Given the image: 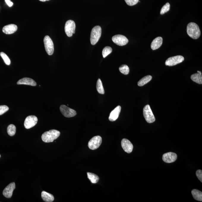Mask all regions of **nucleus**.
<instances>
[{"mask_svg": "<svg viewBox=\"0 0 202 202\" xmlns=\"http://www.w3.org/2000/svg\"><path fill=\"white\" fill-rule=\"evenodd\" d=\"M177 159V154L171 152L164 154L162 156L163 161L168 163L174 162Z\"/></svg>", "mask_w": 202, "mask_h": 202, "instance_id": "14", "label": "nucleus"}, {"mask_svg": "<svg viewBox=\"0 0 202 202\" xmlns=\"http://www.w3.org/2000/svg\"><path fill=\"white\" fill-rule=\"evenodd\" d=\"M190 78L193 81L198 84H202V74L197 73L193 74L191 76Z\"/></svg>", "mask_w": 202, "mask_h": 202, "instance_id": "21", "label": "nucleus"}, {"mask_svg": "<svg viewBox=\"0 0 202 202\" xmlns=\"http://www.w3.org/2000/svg\"><path fill=\"white\" fill-rule=\"evenodd\" d=\"M60 131L56 130H52L46 131L42 135V139L45 143L52 142L60 136Z\"/></svg>", "mask_w": 202, "mask_h": 202, "instance_id": "2", "label": "nucleus"}, {"mask_svg": "<svg viewBox=\"0 0 202 202\" xmlns=\"http://www.w3.org/2000/svg\"><path fill=\"white\" fill-rule=\"evenodd\" d=\"M44 41L46 52L49 55H52L54 52V45L53 40L50 37L47 35L44 37Z\"/></svg>", "mask_w": 202, "mask_h": 202, "instance_id": "5", "label": "nucleus"}, {"mask_svg": "<svg viewBox=\"0 0 202 202\" xmlns=\"http://www.w3.org/2000/svg\"><path fill=\"white\" fill-rule=\"evenodd\" d=\"M121 108L120 106H118L111 112L109 118L110 121L113 122L118 119L121 112Z\"/></svg>", "mask_w": 202, "mask_h": 202, "instance_id": "15", "label": "nucleus"}, {"mask_svg": "<svg viewBox=\"0 0 202 202\" xmlns=\"http://www.w3.org/2000/svg\"><path fill=\"white\" fill-rule=\"evenodd\" d=\"M112 40L115 44L117 45L122 46L126 45L128 42V40L124 36L117 34L113 36Z\"/></svg>", "mask_w": 202, "mask_h": 202, "instance_id": "11", "label": "nucleus"}, {"mask_svg": "<svg viewBox=\"0 0 202 202\" xmlns=\"http://www.w3.org/2000/svg\"><path fill=\"white\" fill-rule=\"evenodd\" d=\"M197 73H200V74H201V72L200 71H197Z\"/></svg>", "mask_w": 202, "mask_h": 202, "instance_id": "35", "label": "nucleus"}, {"mask_svg": "<svg viewBox=\"0 0 202 202\" xmlns=\"http://www.w3.org/2000/svg\"><path fill=\"white\" fill-rule=\"evenodd\" d=\"M96 88L98 93L100 94H104V89L102 81L100 79H98L97 83Z\"/></svg>", "mask_w": 202, "mask_h": 202, "instance_id": "24", "label": "nucleus"}, {"mask_svg": "<svg viewBox=\"0 0 202 202\" xmlns=\"http://www.w3.org/2000/svg\"><path fill=\"white\" fill-rule=\"evenodd\" d=\"M39 1H42V2H45V1H49V0H39Z\"/></svg>", "mask_w": 202, "mask_h": 202, "instance_id": "34", "label": "nucleus"}, {"mask_svg": "<svg viewBox=\"0 0 202 202\" xmlns=\"http://www.w3.org/2000/svg\"><path fill=\"white\" fill-rule=\"evenodd\" d=\"M17 84L18 85L24 84L29 85L33 86H37V83L33 79L28 78H23L20 79L17 82Z\"/></svg>", "mask_w": 202, "mask_h": 202, "instance_id": "17", "label": "nucleus"}, {"mask_svg": "<svg viewBox=\"0 0 202 202\" xmlns=\"http://www.w3.org/2000/svg\"><path fill=\"white\" fill-rule=\"evenodd\" d=\"M9 108L6 105H1L0 106V115L3 114L8 111Z\"/></svg>", "mask_w": 202, "mask_h": 202, "instance_id": "30", "label": "nucleus"}, {"mask_svg": "<svg viewBox=\"0 0 202 202\" xmlns=\"http://www.w3.org/2000/svg\"><path fill=\"white\" fill-rule=\"evenodd\" d=\"M143 114L146 121L149 123L155 122V118L149 105L145 106L143 110Z\"/></svg>", "mask_w": 202, "mask_h": 202, "instance_id": "4", "label": "nucleus"}, {"mask_svg": "<svg viewBox=\"0 0 202 202\" xmlns=\"http://www.w3.org/2000/svg\"><path fill=\"white\" fill-rule=\"evenodd\" d=\"M17 30V26L15 24H10L5 26L2 29V31L6 34H14Z\"/></svg>", "mask_w": 202, "mask_h": 202, "instance_id": "16", "label": "nucleus"}, {"mask_svg": "<svg viewBox=\"0 0 202 202\" xmlns=\"http://www.w3.org/2000/svg\"><path fill=\"white\" fill-rule=\"evenodd\" d=\"M152 79V76L151 75L145 76L138 82V86H143L150 82Z\"/></svg>", "mask_w": 202, "mask_h": 202, "instance_id": "22", "label": "nucleus"}, {"mask_svg": "<svg viewBox=\"0 0 202 202\" xmlns=\"http://www.w3.org/2000/svg\"><path fill=\"white\" fill-rule=\"evenodd\" d=\"M127 4L129 6H133L138 3L139 0H125Z\"/></svg>", "mask_w": 202, "mask_h": 202, "instance_id": "31", "label": "nucleus"}, {"mask_svg": "<svg viewBox=\"0 0 202 202\" xmlns=\"http://www.w3.org/2000/svg\"><path fill=\"white\" fill-rule=\"evenodd\" d=\"M112 49L111 47H106L103 49L102 51V55L103 58H105L108 55L110 54L112 52Z\"/></svg>", "mask_w": 202, "mask_h": 202, "instance_id": "27", "label": "nucleus"}, {"mask_svg": "<svg viewBox=\"0 0 202 202\" xmlns=\"http://www.w3.org/2000/svg\"><path fill=\"white\" fill-rule=\"evenodd\" d=\"M196 175L201 182H202V171L201 170H198L196 172Z\"/></svg>", "mask_w": 202, "mask_h": 202, "instance_id": "32", "label": "nucleus"}, {"mask_svg": "<svg viewBox=\"0 0 202 202\" xmlns=\"http://www.w3.org/2000/svg\"><path fill=\"white\" fill-rule=\"evenodd\" d=\"M0 158H1V155H0Z\"/></svg>", "mask_w": 202, "mask_h": 202, "instance_id": "36", "label": "nucleus"}, {"mask_svg": "<svg viewBox=\"0 0 202 202\" xmlns=\"http://www.w3.org/2000/svg\"><path fill=\"white\" fill-rule=\"evenodd\" d=\"M121 146L124 151L128 154L131 153L133 150V145L129 140L126 138H124L122 140Z\"/></svg>", "mask_w": 202, "mask_h": 202, "instance_id": "13", "label": "nucleus"}, {"mask_svg": "<svg viewBox=\"0 0 202 202\" xmlns=\"http://www.w3.org/2000/svg\"><path fill=\"white\" fill-rule=\"evenodd\" d=\"M16 130V127L13 124H10L7 128V132L8 135L11 136H14L15 135Z\"/></svg>", "mask_w": 202, "mask_h": 202, "instance_id": "25", "label": "nucleus"}, {"mask_svg": "<svg viewBox=\"0 0 202 202\" xmlns=\"http://www.w3.org/2000/svg\"><path fill=\"white\" fill-rule=\"evenodd\" d=\"M119 70L121 73L125 75L128 74L130 72L129 67H128V66L125 64L121 65L119 67Z\"/></svg>", "mask_w": 202, "mask_h": 202, "instance_id": "26", "label": "nucleus"}, {"mask_svg": "<svg viewBox=\"0 0 202 202\" xmlns=\"http://www.w3.org/2000/svg\"><path fill=\"white\" fill-rule=\"evenodd\" d=\"M187 32L191 38L196 40L200 37L201 31L198 26L193 22L190 23L187 26Z\"/></svg>", "mask_w": 202, "mask_h": 202, "instance_id": "1", "label": "nucleus"}, {"mask_svg": "<svg viewBox=\"0 0 202 202\" xmlns=\"http://www.w3.org/2000/svg\"><path fill=\"white\" fill-rule=\"evenodd\" d=\"M7 5L9 7H11L13 5V3L10 0H5Z\"/></svg>", "mask_w": 202, "mask_h": 202, "instance_id": "33", "label": "nucleus"}, {"mask_svg": "<svg viewBox=\"0 0 202 202\" xmlns=\"http://www.w3.org/2000/svg\"><path fill=\"white\" fill-rule=\"evenodd\" d=\"M102 34V29L99 26L93 27L91 34L90 41L92 45H94L99 41Z\"/></svg>", "mask_w": 202, "mask_h": 202, "instance_id": "3", "label": "nucleus"}, {"mask_svg": "<svg viewBox=\"0 0 202 202\" xmlns=\"http://www.w3.org/2000/svg\"><path fill=\"white\" fill-rule=\"evenodd\" d=\"M38 119L34 115H30L26 118L24 122V126L26 129H30L37 124Z\"/></svg>", "mask_w": 202, "mask_h": 202, "instance_id": "10", "label": "nucleus"}, {"mask_svg": "<svg viewBox=\"0 0 202 202\" xmlns=\"http://www.w3.org/2000/svg\"><path fill=\"white\" fill-rule=\"evenodd\" d=\"M0 56L3 59L4 62L5 64L7 65H10L11 64V61H10L9 58L7 56V55L4 52H1L0 53Z\"/></svg>", "mask_w": 202, "mask_h": 202, "instance_id": "28", "label": "nucleus"}, {"mask_svg": "<svg viewBox=\"0 0 202 202\" xmlns=\"http://www.w3.org/2000/svg\"><path fill=\"white\" fill-rule=\"evenodd\" d=\"M61 112L63 116L67 118L73 117L76 115V111L68 107L66 105H62L60 106Z\"/></svg>", "mask_w": 202, "mask_h": 202, "instance_id": "9", "label": "nucleus"}, {"mask_svg": "<svg viewBox=\"0 0 202 202\" xmlns=\"http://www.w3.org/2000/svg\"><path fill=\"white\" fill-rule=\"evenodd\" d=\"M184 60V58L182 56H177L169 58L166 61V65L172 66L176 65L182 62Z\"/></svg>", "mask_w": 202, "mask_h": 202, "instance_id": "8", "label": "nucleus"}, {"mask_svg": "<svg viewBox=\"0 0 202 202\" xmlns=\"http://www.w3.org/2000/svg\"><path fill=\"white\" fill-rule=\"evenodd\" d=\"M88 178L93 184H96L99 181V178L98 176L93 173H87Z\"/></svg>", "mask_w": 202, "mask_h": 202, "instance_id": "23", "label": "nucleus"}, {"mask_svg": "<svg viewBox=\"0 0 202 202\" xmlns=\"http://www.w3.org/2000/svg\"><path fill=\"white\" fill-rule=\"evenodd\" d=\"M170 4L169 3H167L165 5H164L162 8L161 12H160V14H161V15H163V14L168 12L170 10Z\"/></svg>", "mask_w": 202, "mask_h": 202, "instance_id": "29", "label": "nucleus"}, {"mask_svg": "<svg viewBox=\"0 0 202 202\" xmlns=\"http://www.w3.org/2000/svg\"><path fill=\"white\" fill-rule=\"evenodd\" d=\"M41 197L43 200L46 202H52L54 201V198L51 194L43 191L41 193Z\"/></svg>", "mask_w": 202, "mask_h": 202, "instance_id": "19", "label": "nucleus"}, {"mask_svg": "<svg viewBox=\"0 0 202 202\" xmlns=\"http://www.w3.org/2000/svg\"><path fill=\"white\" fill-rule=\"evenodd\" d=\"M75 23L73 20H69L66 22L64 29L66 35L69 37H72L75 31Z\"/></svg>", "mask_w": 202, "mask_h": 202, "instance_id": "6", "label": "nucleus"}, {"mask_svg": "<svg viewBox=\"0 0 202 202\" xmlns=\"http://www.w3.org/2000/svg\"><path fill=\"white\" fill-rule=\"evenodd\" d=\"M15 188V183H11L7 186L3 192V194L4 197L7 198H11L12 197L13 192Z\"/></svg>", "mask_w": 202, "mask_h": 202, "instance_id": "12", "label": "nucleus"}, {"mask_svg": "<svg viewBox=\"0 0 202 202\" xmlns=\"http://www.w3.org/2000/svg\"><path fill=\"white\" fill-rule=\"evenodd\" d=\"M102 143V138L99 135L93 137L89 142L88 146L91 150H96L100 146Z\"/></svg>", "mask_w": 202, "mask_h": 202, "instance_id": "7", "label": "nucleus"}, {"mask_svg": "<svg viewBox=\"0 0 202 202\" xmlns=\"http://www.w3.org/2000/svg\"><path fill=\"white\" fill-rule=\"evenodd\" d=\"M162 37H156L153 40L151 43V49L154 50L158 49L162 45Z\"/></svg>", "mask_w": 202, "mask_h": 202, "instance_id": "18", "label": "nucleus"}, {"mask_svg": "<svg viewBox=\"0 0 202 202\" xmlns=\"http://www.w3.org/2000/svg\"><path fill=\"white\" fill-rule=\"evenodd\" d=\"M191 193L194 199L198 201H202V192L195 189L192 190Z\"/></svg>", "mask_w": 202, "mask_h": 202, "instance_id": "20", "label": "nucleus"}]
</instances>
